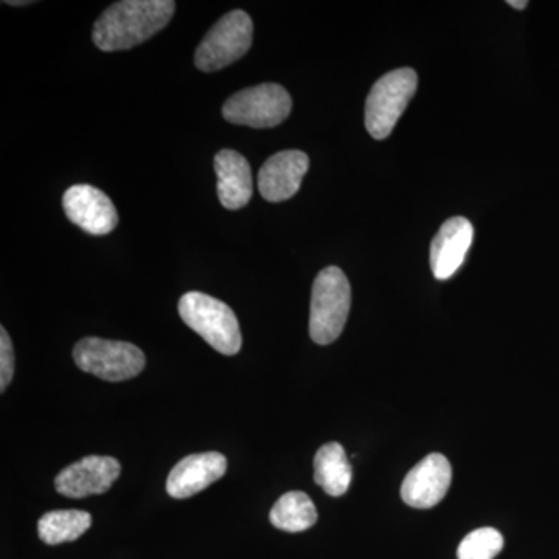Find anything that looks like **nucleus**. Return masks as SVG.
<instances>
[{"mask_svg":"<svg viewBox=\"0 0 559 559\" xmlns=\"http://www.w3.org/2000/svg\"><path fill=\"white\" fill-rule=\"evenodd\" d=\"M173 0H123L103 11L94 25L92 39L103 51L132 49L170 24Z\"/></svg>","mask_w":559,"mask_h":559,"instance_id":"1","label":"nucleus"},{"mask_svg":"<svg viewBox=\"0 0 559 559\" xmlns=\"http://www.w3.org/2000/svg\"><path fill=\"white\" fill-rule=\"evenodd\" d=\"M178 310L180 319L221 355L234 356L240 352V323L224 301L193 290L180 297Z\"/></svg>","mask_w":559,"mask_h":559,"instance_id":"2","label":"nucleus"},{"mask_svg":"<svg viewBox=\"0 0 559 559\" xmlns=\"http://www.w3.org/2000/svg\"><path fill=\"white\" fill-rule=\"evenodd\" d=\"M352 307L347 275L336 266L320 271L312 285L310 336L319 345L333 344L344 331Z\"/></svg>","mask_w":559,"mask_h":559,"instance_id":"3","label":"nucleus"},{"mask_svg":"<svg viewBox=\"0 0 559 559\" xmlns=\"http://www.w3.org/2000/svg\"><path fill=\"white\" fill-rule=\"evenodd\" d=\"M418 87L414 69L392 70L371 87L366 102V128L371 138L388 139Z\"/></svg>","mask_w":559,"mask_h":559,"instance_id":"4","label":"nucleus"},{"mask_svg":"<svg viewBox=\"0 0 559 559\" xmlns=\"http://www.w3.org/2000/svg\"><path fill=\"white\" fill-rule=\"evenodd\" d=\"M79 369L103 381L120 382L138 377L145 369V355L134 344L123 341L84 337L73 348Z\"/></svg>","mask_w":559,"mask_h":559,"instance_id":"5","label":"nucleus"},{"mask_svg":"<svg viewBox=\"0 0 559 559\" xmlns=\"http://www.w3.org/2000/svg\"><path fill=\"white\" fill-rule=\"evenodd\" d=\"M253 39L252 20L246 11L234 10L221 17L194 53V64L202 72H216L241 60Z\"/></svg>","mask_w":559,"mask_h":559,"instance_id":"6","label":"nucleus"},{"mask_svg":"<svg viewBox=\"0 0 559 559\" xmlns=\"http://www.w3.org/2000/svg\"><path fill=\"white\" fill-rule=\"evenodd\" d=\"M290 109L293 100L288 91L280 84L264 83L231 95L224 103L223 117L229 123L264 130L283 123Z\"/></svg>","mask_w":559,"mask_h":559,"instance_id":"7","label":"nucleus"},{"mask_svg":"<svg viewBox=\"0 0 559 559\" xmlns=\"http://www.w3.org/2000/svg\"><path fill=\"white\" fill-rule=\"evenodd\" d=\"M119 460L108 455H87L61 471L55 479V488L70 499L103 495L119 479Z\"/></svg>","mask_w":559,"mask_h":559,"instance_id":"8","label":"nucleus"},{"mask_svg":"<svg viewBox=\"0 0 559 559\" xmlns=\"http://www.w3.org/2000/svg\"><path fill=\"white\" fill-rule=\"evenodd\" d=\"M450 460L439 452L426 455L415 465L401 485V498L414 509L426 510L439 506L451 487Z\"/></svg>","mask_w":559,"mask_h":559,"instance_id":"9","label":"nucleus"},{"mask_svg":"<svg viewBox=\"0 0 559 559\" xmlns=\"http://www.w3.org/2000/svg\"><path fill=\"white\" fill-rule=\"evenodd\" d=\"M62 207L69 221L91 235H108L119 224V213L108 194L87 183L70 187Z\"/></svg>","mask_w":559,"mask_h":559,"instance_id":"10","label":"nucleus"},{"mask_svg":"<svg viewBox=\"0 0 559 559\" xmlns=\"http://www.w3.org/2000/svg\"><path fill=\"white\" fill-rule=\"evenodd\" d=\"M310 168V159L301 151L289 150L274 154L259 173V191L264 200L282 202L300 190L301 180Z\"/></svg>","mask_w":559,"mask_h":559,"instance_id":"11","label":"nucleus"},{"mask_svg":"<svg viewBox=\"0 0 559 559\" xmlns=\"http://www.w3.org/2000/svg\"><path fill=\"white\" fill-rule=\"evenodd\" d=\"M473 238L474 227L468 219L463 216L448 219L430 242L429 261L433 277L451 278L465 263Z\"/></svg>","mask_w":559,"mask_h":559,"instance_id":"12","label":"nucleus"},{"mask_svg":"<svg viewBox=\"0 0 559 559\" xmlns=\"http://www.w3.org/2000/svg\"><path fill=\"white\" fill-rule=\"evenodd\" d=\"M226 471L227 460L219 452L187 455L168 476V495L175 499L191 498L219 480Z\"/></svg>","mask_w":559,"mask_h":559,"instance_id":"13","label":"nucleus"},{"mask_svg":"<svg viewBox=\"0 0 559 559\" xmlns=\"http://www.w3.org/2000/svg\"><path fill=\"white\" fill-rule=\"evenodd\" d=\"M215 171L218 176L221 204L229 210H240L249 204L253 193L250 165L245 156L234 150L219 151L215 156Z\"/></svg>","mask_w":559,"mask_h":559,"instance_id":"14","label":"nucleus"},{"mask_svg":"<svg viewBox=\"0 0 559 559\" xmlns=\"http://www.w3.org/2000/svg\"><path fill=\"white\" fill-rule=\"evenodd\" d=\"M353 479V468L349 465L344 447L331 441L323 444L314 457V480L326 495L340 498L348 491Z\"/></svg>","mask_w":559,"mask_h":559,"instance_id":"15","label":"nucleus"},{"mask_svg":"<svg viewBox=\"0 0 559 559\" xmlns=\"http://www.w3.org/2000/svg\"><path fill=\"white\" fill-rule=\"evenodd\" d=\"M271 524L283 532L299 533L318 522V510L310 496L301 491H289L272 507Z\"/></svg>","mask_w":559,"mask_h":559,"instance_id":"16","label":"nucleus"},{"mask_svg":"<svg viewBox=\"0 0 559 559\" xmlns=\"http://www.w3.org/2000/svg\"><path fill=\"white\" fill-rule=\"evenodd\" d=\"M92 516L83 510H55L44 514L38 522L40 540L49 546L72 543L90 530Z\"/></svg>","mask_w":559,"mask_h":559,"instance_id":"17","label":"nucleus"},{"mask_svg":"<svg viewBox=\"0 0 559 559\" xmlns=\"http://www.w3.org/2000/svg\"><path fill=\"white\" fill-rule=\"evenodd\" d=\"M503 536L498 530L484 527L474 530L463 538L457 550L459 559H495L503 549Z\"/></svg>","mask_w":559,"mask_h":559,"instance_id":"18","label":"nucleus"},{"mask_svg":"<svg viewBox=\"0 0 559 559\" xmlns=\"http://www.w3.org/2000/svg\"><path fill=\"white\" fill-rule=\"evenodd\" d=\"M14 374V349L10 334L0 329V390L5 392Z\"/></svg>","mask_w":559,"mask_h":559,"instance_id":"19","label":"nucleus"},{"mask_svg":"<svg viewBox=\"0 0 559 559\" xmlns=\"http://www.w3.org/2000/svg\"><path fill=\"white\" fill-rule=\"evenodd\" d=\"M507 3H509L510 7H513L514 10H524L525 7L528 5L527 0H522V2H518V0H509Z\"/></svg>","mask_w":559,"mask_h":559,"instance_id":"20","label":"nucleus"},{"mask_svg":"<svg viewBox=\"0 0 559 559\" xmlns=\"http://www.w3.org/2000/svg\"><path fill=\"white\" fill-rule=\"evenodd\" d=\"M7 5H13V7H24V5H31L32 2H13V0H9V2H5Z\"/></svg>","mask_w":559,"mask_h":559,"instance_id":"21","label":"nucleus"}]
</instances>
